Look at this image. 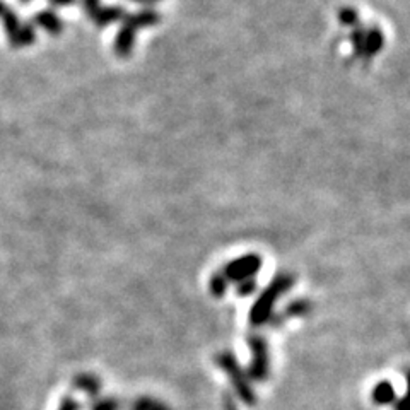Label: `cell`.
Here are the masks:
<instances>
[{"label": "cell", "instance_id": "cell-8", "mask_svg": "<svg viewBox=\"0 0 410 410\" xmlns=\"http://www.w3.org/2000/svg\"><path fill=\"white\" fill-rule=\"evenodd\" d=\"M125 9L120 6H112V7H101L100 12H98L96 16L91 19L94 24H96L98 28H105V26H110V24L113 23H118V20H122L125 18Z\"/></svg>", "mask_w": 410, "mask_h": 410}, {"label": "cell", "instance_id": "cell-7", "mask_svg": "<svg viewBox=\"0 0 410 410\" xmlns=\"http://www.w3.org/2000/svg\"><path fill=\"white\" fill-rule=\"evenodd\" d=\"M385 45V35L380 28H369L366 30V40H364V48L363 55L364 59H373L376 53L381 52Z\"/></svg>", "mask_w": 410, "mask_h": 410}, {"label": "cell", "instance_id": "cell-24", "mask_svg": "<svg viewBox=\"0 0 410 410\" xmlns=\"http://www.w3.org/2000/svg\"><path fill=\"white\" fill-rule=\"evenodd\" d=\"M6 7H7L6 4H4L2 0H0V14H2V12H4V9H6Z\"/></svg>", "mask_w": 410, "mask_h": 410}, {"label": "cell", "instance_id": "cell-14", "mask_svg": "<svg viewBox=\"0 0 410 410\" xmlns=\"http://www.w3.org/2000/svg\"><path fill=\"white\" fill-rule=\"evenodd\" d=\"M339 20L342 24H346V26H351V28L359 26L358 11L351 9V7H344V9L339 11Z\"/></svg>", "mask_w": 410, "mask_h": 410}, {"label": "cell", "instance_id": "cell-19", "mask_svg": "<svg viewBox=\"0 0 410 410\" xmlns=\"http://www.w3.org/2000/svg\"><path fill=\"white\" fill-rule=\"evenodd\" d=\"M59 410H79V404L76 400L67 397V399L62 400V404L59 405Z\"/></svg>", "mask_w": 410, "mask_h": 410}, {"label": "cell", "instance_id": "cell-15", "mask_svg": "<svg viewBox=\"0 0 410 410\" xmlns=\"http://www.w3.org/2000/svg\"><path fill=\"white\" fill-rule=\"evenodd\" d=\"M132 410H171V409L154 399H139L134 404Z\"/></svg>", "mask_w": 410, "mask_h": 410}, {"label": "cell", "instance_id": "cell-4", "mask_svg": "<svg viewBox=\"0 0 410 410\" xmlns=\"http://www.w3.org/2000/svg\"><path fill=\"white\" fill-rule=\"evenodd\" d=\"M248 347L252 351V363L248 368L250 380L265 381L270 373V354H269V344L264 335L255 334L248 337Z\"/></svg>", "mask_w": 410, "mask_h": 410}, {"label": "cell", "instance_id": "cell-25", "mask_svg": "<svg viewBox=\"0 0 410 410\" xmlns=\"http://www.w3.org/2000/svg\"><path fill=\"white\" fill-rule=\"evenodd\" d=\"M19 2H20V4H24V6H26V4H31L33 0H19Z\"/></svg>", "mask_w": 410, "mask_h": 410}, {"label": "cell", "instance_id": "cell-6", "mask_svg": "<svg viewBox=\"0 0 410 410\" xmlns=\"http://www.w3.org/2000/svg\"><path fill=\"white\" fill-rule=\"evenodd\" d=\"M31 24L35 28H41V30L47 31L48 35L52 36H59L62 35V31H64V20H62L60 16L52 9L36 12V14L33 16Z\"/></svg>", "mask_w": 410, "mask_h": 410}, {"label": "cell", "instance_id": "cell-1", "mask_svg": "<svg viewBox=\"0 0 410 410\" xmlns=\"http://www.w3.org/2000/svg\"><path fill=\"white\" fill-rule=\"evenodd\" d=\"M159 20H161V16L154 9H142L139 12H132V14H125V18L122 19L120 30L115 36L113 45V50L118 59H129L134 52L137 33L144 28L154 26Z\"/></svg>", "mask_w": 410, "mask_h": 410}, {"label": "cell", "instance_id": "cell-16", "mask_svg": "<svg viewBox=\"0 0 410 410\" xmlns=\"http://www.w3.org/2000/svg\"><path fill=\"white\" fill-rule=\"evenodd\" d=\"M91 410H120V402L117 399H96L93 402Z\"/></svg>", "mask_w": 410, "mask_h": 410}, {"label": "cell", "instance_id": "cell-3", "mask_svg": "<svg viewBox=\"0 0 410 410\" xmlns=\"http://www.w3.org/2000/svg\"><path fill=\"white\" fill-rule=\"evenodd\" d=\"M216 363L217 366L223 369L229 381H231V387L235 390L238 399L245 402L246 405H255L257 404L255 388H253L248 373H246L243 366H241L236 356L233 354V352L224 351L221 352V354H217Z\"/></svg>", "mask_w": 410, "mask_h": 410}, {"label": "cell", "instance_id": "cell-20", "mask_svg": "<svg viewBox=\"0 0 410 410\" xmlns=\"http://www.w3.org/2000/svg\"><path fill=\"white\" fill-rule=\"evenodd\" d=\"M48 2H50L53 7H69V6H74L77 0H48Z\"/></svg>", "mask_w": 410, "mask_h": 410}, {"label": "cell", "instance_id": "cell-21", "mask_svg": "<svg viewBox=\"0 0 410 410\" xmlns=\"http://www.w3.org/2000/svg\"><path fill=\"white\" fill-rule=\"evenodd\" d=\"M224 407H226V410H236L235 400H233V397L228 395V393L224 395Z\"/></svg>", "mask_w": 410, "mask_h": 410}, {"label": "cell", "instance_id": "cell-13", "mask_svg": "<svg viewBox=\"0 0 410 410\" xmlns=\"http://www.w3.org/2000/svg\"><path fill=\"white\" fill-rule=\"evenodd\" d=\"M310 310H311V305L306 301V299H294V301H291L289 305H287L286 313L289 315V317H305Z\"/></svg>", "mask_w": 410, "mask_h": 410}, {"label": "cell", "instance_id": "cell-17", "mask_svg": "<svg viewBox=\"0 0 410 410\" xmlns=\"http://www.w3.org/2000/svg\"><path fill=\"white\" fill-rule=\"evenodd\" d=\"M257 279L255 277H250V279H245V281L238 282V294L240 296H250V294H253L257 291Z\"/></svg>", "mask_w": 410, "mask_h": 410}, {"label": "cell", "instance_id": "cell-18", "mask_svg": "<svg viewBox=\"0 0 410 410\" xmlns=\"http://www.w3.org/2000/svg\"><path fill=\"white\" fill-rule=\"evenodd\" d=\"M82 7H84L86 14L89 16V19H93L101 9V0H82Z\"/></svg>", "mask_w": 410, "mask_h": 410}, {"label": "cell", "instance_id": "cell-2", "mask_svg": "<svg viewBox=\"0 0 410 410\" xmlns=\"http://www.w3.org/2000/svg\"><path fill=\"white\" fill-rule=\"evenodd\" d=\"M294 284V277L289 274H279L270 281V284L265 287L253 303L252 310H250V325L252 327H262L272 318L274 308H276L277 301L281 299L287 291Z\"/></svg>", "mask_w": 410, "mask_h": 410}, {"label": "cell", "instance_id": "cell-10", "mask_svg": "<svg viewBox=\"0 0 410 410\" xmlns=\"http://www.w3.org/2000/svg\"><path fill=\"white\" fill-rule=\"evenodd\" d=\"M76 387L89 395H96L100 390V380L93 375H81L76 378Z\"/></svg>", "mask_w": 410, "mask_h": 410}, {"label": "cell", "instance_id": "cell-23", "mask_svg": "<svg viewBox=\"0 0 410 410\" xmlns=\"http://www.w3.org/2000/svg\"><path fill=\"white\" fill-rule=\"evenodd\" d=\"M130 2H135V4H142V6H151V4H156V2H159V0H130Z\"/></svg>", "mask_w": 410, "mask_h": 410}, {"label": "cell", "instance_id": "cell-11", "mask_svg": "<svg viewBox=\"0 0 410 410\" xmlns=\"http://www.w3.org/2000/svg\"><path fill=\"white\" fill-rule=\"evenodd\" d=\"M228 286H229V281L226 279L224 272L221 270V272H216L214 276L211 279V293L214 298H223L226 293H228Z\"/></svg>", "mask_w": 410, "mask_h": 410}, {"label": "cell", "instance_id": "cell-5", "mask_svg": "<svg viewBox=\"0 0 410 410\" xmlns=\"http://www.w3.org/2000/svg\"><path fill=\"white\" fill-rule=\"evenodd\" d=\"M264 265L260 255L257 253H248V255L238 257L236 260H231L224 266V276L229 282H241L245 279L255 277L258 270Z\"/></svg>", "mask_w": 410, "mask_h": 410}, {"label": "cell", "instance_id": "cell-22", "mask_svg": "<svg viewBox=\"0 0 410 410\" xmlns=\"http://www.w3.org/2000/svg\"><path fill=\"white\" fill-rule=\"evenodd\" d=\"M393 404H395V410H407V400H405V397L397 399Z\"/></svg>", "mask_w": 410, "mask_h": 410}, {"label": "cell", "instance_id": "cell-12", "mask_svg": "<svg viewBox=\"0 0 410 410\" xmlns=\"http://www.w3.org/2000/svg\"><path fill=\"white\" fill-rule=\"evenodd\" d=\"M364 40H366V28H363V26H356V28H352V33H351V43H352V50H354L356 57H361V55H363Z\"/></svg>", "mask_w": 410, "mask_h": 410}, {"label": "cell", "instance_id": "cell-9", "mask_svg": "<svg viewBox=\"0 0 410 410\" xmlns=\"http://www.w3.org/2000/svg\"><path fill=\"white\" fill-rule=\"evenodd\" d=\"M371 399L376 405H390L397 400V393L393 385L390 381H380L375 388H373Z\"/></svg>", "mask_w": 410, "mask_h": 410}]
</instances>
